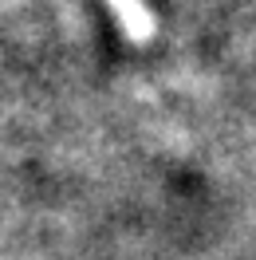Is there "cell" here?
I'll return each mask as SVG.
<instances>
[{
    "mask_svg": "<svg viewBox=\"0 0 256 260\" xmlns=\"http://www.w3.org/2000/svg\"><path fill=\"white\" fill-rule=\"evenodd\" d=\"M111 8H114V16H118V24H122V32H126L134 44L154 40L158 24H154V16H150V8H146L142 0H111Z\"/></svg>",
    "mask_w": 256,
    "mask_h": 260,
    "instance_id": "1",
    "label": "cell"
}]
</instances>
